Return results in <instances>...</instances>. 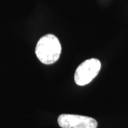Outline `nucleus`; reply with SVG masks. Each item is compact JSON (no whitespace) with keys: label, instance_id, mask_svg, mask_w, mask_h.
<instances>
[{"label":"nucleus","instance_id":"3","mask_svg":"<svg viewBox=\"0 0 128 128\" xmlns=\"http://www.w3.org/2000/svg\"><path fill=\"white\" fill-rule=\"evenodd\" d=\"M61 128H97L98 122L94 118L78 114H62L58 118Z\"/></svg>","mask_w":128,"mask_h":128},{"label":"nucleus","instance_id":"1","mask_svg":"<svg viewBox=\"0 0 128 128\" xmlns=\"http://www.w3.org/2000/svg\"><path fill=\"white\" fill-rule=\"evenodd\" d=\"M35 53L42 64H54L58 60L61 53V45L58 38L53 34L41 37L37 43Z\"/></svg>","mask_w":128,"mask_h":128},{"label":"nucleus","instance_id":"2","mask_svg":"<svg viewBox=\"0 0 128 128\" xmlns=\"http://www.w3.org/2000/svg\"><path fill=\"white\" fill-rule=\"evenodd\" d=\"M101 68V63L98 59L90 58L85 60L76 70L74 80L76 83L83 86L91 82L98 74Z\"/></svg>","mask_w":128,"mask_h":128}]
</instances>
